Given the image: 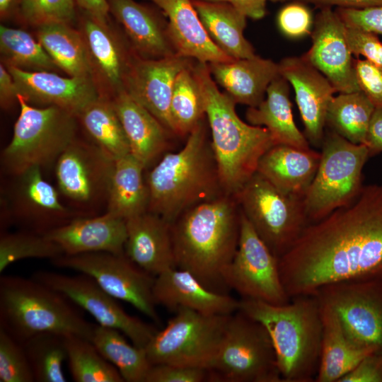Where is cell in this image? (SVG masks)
I'll list each match as a JSON object with an SVG mask.
<instances>
[{
  "mask_svg": "<svg viewBox=\"0 0 382 382\" xmlns=\"http://www.w3.org/2000/svg\"><path fill=\"white\" fill-rule=\"evenodd\" d=\"M319 302L323 332L320 363L315 381L339 382L366 356L378 350L351 340L335 311L328 304Z\"/></svg>",
  "mask_w": 382,
  "mask_h": 382,
  "instance_id": "cell-30",
  "label": "cell"
},
{
  "mask_svg": "<svg viewBox=\"0 0 382 382\" xmlns=\"http://www.w3.org/2000/svg\"><path fill=\"white\" fill-rule=\"evenodd\" d=\"M231 315H206L188 308L177 310L175 316L145 347L150 363L208 370Z\"/></svg>",
  "mask_w": 382,
  "mask_h": 382,
  "instance_id": "cell-11",
  "label": "cell"
},
{
  "mask_svg": "<svg viewBox=\"0 0 382 382\" xmlns=\"http://www.w3.org/2000/svg\"><path fill=\"white\" fill-rule=\"evenodd\" d=\"M111 101L127 138L130 154L146 168L166 150L172 133L125 90L115 94Z\"/></svg>",
  "mask_w": 382,
  "mask_h": 382,
  "instance_id": "cell-29",
  "label": "cell"
},
{
  "mask_svg": "<svg viewBox=\"0 0 382 382\" xmlns=\"http://www.w3.org/2000/svg\"><path fill=\"white\" fill-rule=\"evenodd\" d=\"M74 0H22L18 13L35 27L50 23L70 24L76 19Z\"/></svg>",
  "mask_w": 382,
  "mask_h": 382,
  "instance_id": "cell-44",
  "label": "cell"
},
{
  "mask_svg": "<svg viewBox=\"0 0 382 382\" xmlns=\"http://www.w3.org/2000/svg\"><path fill=\"white\" fill-rule=\"evenodd\" d=\"M194 63L178 74L171 97L173 132L181 137H187L206 116L203 97L192 71Z\"/></svg>",
  "mask_w": 382,
  "mask_h": 382,
  "instance_id": "cell-38",
  "label": "cell"
},
{
  "mask_svg": "<svg viewBox=\"0 0 382 382\" xmlns=\"http://www.w3.org/2000/svg\"><path fill=\"white\" fill-rule=\"evenodd\" d=\"M184 146L167 153L149 172L148 212L172 223L192 207L226 194L203 120Z\"/></svg>",
  "mask_w": 382,
  "mask_h": 382,
  "instance_id": "cell-4",
  "label": "cell"
},
{
  "mask_svg": "<svg viewBox=\"0 0 382 382\" xmlns=\"http://www.w3.org/2000/svg\"><path fill=\"white\" fill-rule=\"evenodd\" d=\"M168 19V32L178 54L208 64L233 59L212 40L192 0H148Z\"/></svg>",
  "mask_w": 382,
  "mask_h": 382,
  "instance_id": "cell-26",
  "label": "cell"
},
{
  "mask_svg": "<svg viewBox=\"0 0 382 382\" xmlns=\"http://www.w3.org/2000/svg\"><path fill=\"white\" fill-rule=\"evenodd\" d=\"M17 90L12 75L4 64H0V103L3 108H8L14 100L17 101Z\"/></svg>",
  "mask_w": 382,
  "mask_h": 382,
  "instance_id": "cell-56",
  "label": "cell"
},
{
  "mask_svg": "<svg viewBox=\"0 0 382 382\" xmlns=\"http://www.w3.org/2000/svg\"><path fill=\"white\" fill-rule=\"evenodd\" d=\"M73 304L33 277H0V328L21 344L43 333L91 341L96 324L87 321Z\"/></svg>",
  "mask_w": 382,
  "mask_h": 382,
  "instance_id": "cell-6",
  "label": "cell"
},
{
  "mask_svg": "<svg viewBox=\"0 0 382 382\" xmlns=\"http://www.w3.org/2000/svg\"><path fill=\"white\" fill-rule=\"evenodd\" d=\"M19 116L1 158L6 170L21 175L28 168L57 160L75 139L76 116L57 106H30L19 94Z\"/></svg>",
  "mask_w": 382,
  "mask_h": 382,
  "instance_id": "cell-8",
  "label": "cell"
},
{
  "mask_svg": "<svg viewBox=\"0 0 382 382\" xmlns=\"http://www.w3.org/2000/svg\"><path fill=\"white\" fill-rule=\"evenodd\" d=\"M279 270L291 299L336 282L382 279V184L364 185L352 202L307 225Z\"/></svg>",
  "mask_w": 382,
  "mask_h": 382,
  "instance_id": "cell-1",
  "label": "cell"
},
{
  "mask_svg": "<svg viewBox=\"0 0 382 382\" xmlns=\"http://www.w3.org/2000/svg\"><path fill=\"white\" fill-rule=\"evenodd\" d=\"M335 11L347 27L382 35V5L364 8H337Z\"/></svg>",
  "mask_w": 382,
  "mask_h": 382,
  "instance_id": "cell-50",
  "label": "cell"
},
{
  "mask_svg": "<svg viewBox=\"0 0 382 382\" xmlns=\"http://www.w3.org/2000/svg\"><path fill=\"white\" fill-rule=\"evenodd\" d=\"M76 6L86 15L105 23H110L108 0H74Z\"/></svg>",
  "mask_w": 382,
  "mask_h": 382,
  "instance_id": "cell-54",
  "label": "cell"
},
{
  "mask_svg": "<svg viewBox=\"0 0 382 382\" xmlns=\"http://www.w3.org/2000/svg\"><path fill=\"white\" fill-rule=\"evenodd\" d=\"M0 381H35L22 344L1 328H0Z\"/></svg>",
  "mask_w": 382,
  "mask_h": 382,
  "instance_id": "cell-45",
  "label": "cell"
},
{
  "mask_svg": "<svg viewBox=\"0 0 382 382\" xmlns=\"http://www.w3.org/2000/svg\"><path fill=\"white\" fill-rule=\"evenodd\" d=\"M0 52L6 66L26 71L59 69L40 42L21 29L1 25Z\"/></svg>",
  "mask_w": 382,
  "mask_h": 382,
  "instance_id": "cell-39",
  "label": "cell"
},
{
  "mask_svg": "<svg viewBox=\"0 0 382 382\" xmlns=\"http://www.w3.org/2000/svg\"><path fill=\"white\" fill-rule=\"evenodd\" d=\"M345 36L352 54L382 65V42L378 35L364 30L346 26Z\"/></svg>",
  "mask_w": 382,
  "mask_h": 382,
  "instance_id": "cell-49",
  "label": "cell"
},
{
  "mask_svg": "<svg viewBox=\"0 0 382 382\" xmlns=\"http://www.w3.org/2000/svg\"><path fill=\"white\" fill-rule=\"evenodd\" d=\"M32 277L87 311L98 325L120 330L137 347L145 348L158 331L153 325L128 314L116 299L88 275L40 270Z\"/></svg>",
  "mask_w": 382,
  "mask_h": 382,
  "instance_id": "cell-14",
  "label": "cell"
},
{
  "mask_svg": "<svg viewBox=\"0 0 382 382\" xmlns=\"http://www.w3.org/2000/svg\"><path fill=\"white\" fill-rule=\"evenodd\" d=\"M156 305L177 311L188 308L206 315H231L240 301L212 290L190 272L173 267L155 277L153 287Z\"/></svg>",
  "mask_w": 382,
  "mask_h": 382,
  "instance_id": "cell-21",
  "label": "cell"
},
{
  "mask_svg": "<svg viewBox=\"0 0 382 382\" xmlns=\"http://www.w3.org/2000/svg\"><path fill=\"white\" fill-rule=\"evenodd\" d=\"M313 295L335 311L351 340L382 352V279L336 282Z\"/></svg>",
  "mask_w": 382,
  "mask_h": 382,
  "instance_id": "cell-15",
  "label": "cell"
},
{
  "mask_svg": "<svg viewBox=\"0 0 382 382\" xmlns=\"http://www.w3.org/2000/svg\"><path fill=\"white\" fill-rule=\"evenodd\" d=\"M194 59L180 54L145 59L135 54L125 79L124 90L150 112L173 135L170 101L175 79Z\"/></svg>",
  "mask_w": 382,
  "mask_h": 382,
  "instance_id": "cell-17",
  "label": "cell"
},
{
  "mask_svg": "<svg viewBox=\"0 0 382 382\" xmlns=\"http://www.w3.org/2000/svg\"><path fill=\"white\" fill-rule=\"evenodd\" d=\"M125 221V254L131 261L155 277L176 267L170 222L148 211Z\"/></svg>",
  "mask_w": 382,
  "mask_h": 382,
  "instance_id": "cell-23",
  "label": "cell"
},
{
  "mask_svg": "<svg viewBox=\"0 0 382 382\" xmlns=\"http://www.w3.org/2000/svg\"><path fill=\"white\" fill-rule=\"evenodd\" d=\"M67 360L76 382H123L118 370L97 350L91 341L66 335Z\"/></svg>",
  "mask_w": 382,
  "mask_h": 382,
  "instance_id": "cell-41",
  "label": "cell"
},
{
  "mask_svg": "<svg viewBox=\"0 0 382 382\" xmlns=\"http://www.w3.org/2000/svg\"><path fill=\"white\" fill-rule=\"evenodd\" d=\"M280 30L289 37H301L311 33L312 14L304 4L294 1L284 6L277 15Z\"/></svg>",
  "mask_w": 382,
  "mask_h": 382,
  "instance_id": "cell-46",
  "label": "cell"
},
{
  "mask_svg": "<svg viewBox=\"0 0 382 382\" xmlns=\"http://www.w3.org/2000/svg\"><path fill=\"white\" fill-rule=\"evenodd\" d=\"M36 382H66L62 370L67 359L66 336L43 333L22 344Z\"/></svg>",
  "mask_w": 382,
  "mask_h": 382,
  "instance_id": "cell-40",
  "label": "cell"
},
{
  "mask_svg": "<svg viewBox=\"0 0 382 382\" xmlns=\"http://www.w3.org/2000/svg\"><path fill=\"white\" fill-rule=\"evenodd\" d=\"M267 98L257 107H249L245 116L249 124L267 128L276 144L309 149L306 136L296 127L289 99V83L281 75L267 87Z\"/></svg>",
  "mask_w": 382,
  "mask_h": 382,
  "instance_id": "cell-31",
  "label": "cell"
},
{
  "mask_svg": "<svg viewBox=\"0 0 382 382\" xmlns=\"http://www.w3.org/2000/svg\"><path fill=\"white\" fill-rule=\"evenodd\" d=\"M40 168L33 166L20 176L24 197L32 206L39 209L33 229L36 233L45 234L60 226L57 220L66 215V210L60 203L55 189L43 178Z\"/></svg>",
  "mask_w": 382,
  "mask_h": 382,
  "instance_id": "cell-42",
  "label": "cell"
},
{
  "mask_svg": "<svg viewBox=\"0 0 382 382\" xmlns=\"http://www.w3.org/2000/svg\"><path fill=\"white\" fill-rule=\"evenodd\" d=\"M80 31L91 61L94 78L111 90L113 96L124 90L125 79L135 56L110 28L83 13Z\"/></svg>",
  "mask_w": 382,
  "mask_h": 382,
  "instance_id": "cell-24",
  "label": "cell"
},
{
  "mask_svg": "<svg viewBox=\"0 0 382 382\" xmlns=\"http://www.w3.org/2000/svg\"><path fill=\"white\" fill-rule=\"evenodd\" d=\"M62 248L45 234L33 231L3 233L0 238V273L11 264L27 258L54 260Z\"/></svg>",
  "mask_w": 382,
  "mask_h": 382,
  "instance_id": "cell-43",
  "label": "cell"
},
{
  "mask_svg": "<svg viewBox=\"0 0 382 382\" xmlns=\"http://www.w3.org/2000/svg\"><path fill=\"white\" fill-rule=\"evenodd\" d=\"M144 169L131 154L114 161L108 212L126 220L147 211L149 191L143 177Z\"/></svg>",
  "mask_w": 382,
  "mask_h": 382,
  "instance_id": "cell-33",
  "label": "cell"
},
{
  "mask_svg": "<svg viewBox=\"0 0 382 382\" xmlns=\"http://www.w3.org/2000/svg\"><path fill=\"white\" fill-rule=\"evenodd\" d=\"M84 129L113 161L130 154L127 138L111 100L101 96L78 115Z\"/></svg>",
  "mask_w": 382,
  "mask_h": 382,
  "instance_id": "cell-35",
  "label": "cell"
},
{
  "mask_svg": "<svg viewBox=\"0 0 382 382\" xmlns=\"http://www.w3.org/2000/svg\"><path fill=\"white\" fill-rule=\"evenodd\" d=\"M241 311L267 330L283 382L316 379L320 358L323 324L314 295L291 298L283 305L241 299Z\"/></svg>",
  "mask_w": 382,
  "mask_h": 382,
  "instance_id": "cell-5",
  "label": "cell"
},
{
  "mask_svg": "<svg viewBox=\"0 0 382 382\" xmlns=\"http://www.w3.org/2000/svg\"><path fill=\"white\" fill-rule=\"evenodd\" d=\"M215 82L236 103L257 107L265 99L267 87L279 76V65L271 59L255 56L207 64Z\"/></svg>",
  "mask_w": 382,
  "mask_h": 382,
  "instance_id": "cell-27",
  "label": "cell"
},
{
  "mask_svg": "<svg viewBox=\"0 0 382 382\" xmlns=\"http://www.w3.org/2000/svg\"><path fill=\"white\" fill-rule=\"evenodd\" d=\"M302 4H311L318 8H364L376 6H381L382 0H294Z\"/></svg>",
  "mask_w": 382,
  "mask_h": 382,
  "instance_id": "cell-55",
  "label": "cell"
},
{
  "mask_svg": "<svg viewBox=\"0 0 382 382\" xmlns=\"http://www.w3.org/2000/svg\"><path fill=\"white\" fill-rule=\"evenodd\" d=\"M346 25L332 8H322L313 21L312 45L301 57L321 72L337 92L360 91L345 36Z\"/></svg>",
  "mask_w": 382,
  "mask_h": 382,
  "instance_id": "cell-16",
  "label": "cell"
},
{
  "mask_svg": "<svg viewBox=\"0 0 382 382\" xmlns=\"http://www.w3.org/2000/svg\"><path fill=\"white\" fill-rule=\"evenodd\" d=\"M6 67L17 93L28 103L57 106L77 117L88 105L103 96L93 77H64L54 71Z\"/></svg>",
  "mask_w": 382,
  "mask_h": 382,
  "instance_id": "cell-18",
  "label": "cell"
},
{
  "mask_svg": "<svg viewBox=\"0 0 382 382\" xmlns=\"http://www.w3.org/2000/svg\"><path fill=\"white\" fill-rule=\"evenodd\" d=\"M45 236L56 243L64 255L95 252L125 255L126 221L107 212L99 216L71 219Z\"/></svg>",
  "mask_w": 382,
  "mask_h": 382,
  "instance_id": "cell-22",
  "label": "cell"
},
{
  "mask_svg": "<svg viewBox=\"0 0 382 382\" xmlns=\"http://www.w3.org/2000/svg\"><path fill=\"white\" fill-rule=\"evenodd\" d=\"M208 373L211 381L283 382L269 333L240 310L231 316Z\"/></svg>",
  "mask_w": 382,
  "mask_h": 382,
  "instance_id": "cell-9",
  "label": "cell"
},
{
  "mask_svg": "<svg viewBox=\"0 0 382 382\" xmlns=\"http://www.w3.org/2000/svg\"><path fill=\"white\" fill-rule=\"evenodd\" d=\"M241 213L232 195L224 194L182 213L170 223L176 267L216 291L238 248Z\"/></svg>",
  "mask_w": 382,
  "mask_h": 382,
  "instance_id": "cell-2",
  "label": "cell"
},
{
  "mask_svg": "<svg viewBox=\"0 0 382 382\" xmlns=\"http://www.w3.org/2000/svg\"><path fill=\"white\" fill-rule=\"evenodd\" d=\"M321 154L276 144L260 158L257 171L282 192L303 199L318 170Z\"/></svg>",
  "mask_w": 382,
  "mask_h": 382,
  "instance_id": "cell-28",
  "label": "cell"
},
{
  "mask_svg": "<svg viewBox=\"0 0 382 382\" xmlns=\"http://www.w3.org/2000/svg\"><path fill=\"white\" fill-rule=\"evenodd\" d=\"M110 13L122 25L134 52L145 59L177 54L168 21L155 9L134 0H108Z\"/></svg>",
  "mask_w": 382,
  "mask_h": 382,
  "instance_id": "cell-25",
  "label": "cell"
},
{
  "mask_svg": "<svg viewBox=\"0 0 382 382\" xmlns=\"http://www.w3.org/2000/svg\"><path fill=\"white\" fill-rule=\"evenodd\" d=\"M192 71L203 97L221 186L226 194L233 195L256 173L260 158L276 143L267 128L238 117L236 102L219 90L207 64L196 61Z\"/></svg>",
  "mask_w": 382,
  "mask_h": 382,
  "instance_id": "cell-3",
  "label": "cell"
},
{
  "mask_svg": "<svg viewBox=\"0 0 382 382\" xmlns=\"http://www.w3.org/2000/svg\"><path fill=\"white\" fill-rule=\"evenodd\" d=\"M52 263L90 276L117 300L131 304L149 318L158 321L153 294L155 276L138 267L125 254L95 252L62 255Z\"/></svg>",
  "mask_w": 382,
  "mask_h": 382,
  "instance_id": "cell-12",
  "label": "cell"
},
{
  "mask_svg": "<svg viewBox=\"0 0 382 382\" xmlns=\"http://www.w3.org/2000/svg\"><path fill=\"white\" fill-rule=\"evenodd\" d=\"M364 145L368 149L369 158L382 152V108H375L369 125Z\"/></svg>",
  "mask_w": 382,
  "mask_h": 382,
  "instance_id": "cell-52",
  "label": "cell"
},
{
  "mask_svg": "<svg viewBox=\"0 0 382 382\" xmlns=\"http://www.w3.org/2000/svg\"><path fill=\"white\" fill-rule=\"evenodd\" d=\"M209 381V373L200 367L159 364L151 366L145 382H202Z\"/></svg>",
  "mask_w": 382,
  "mask_h": 382,
  "instance_id": "cell-47",
  "label": "cell"
},
{
  "mask_svg": "<svg viewBox=\"0 0 382 382\" xmlns=\"http://www.w3.org/2000/svg\"><path fill=\"white\" fill-rule=\"evenodd\" d=\"M375 106L360 91L333 96L327 110L326 125L354 144H364Z\"/></svg>",
  "mask_w": 382,
  "mask_h": 382,
  "instance_id": "cell-37",
  "label": "cell"
},
{
  "mask_svg": "<svg viewBox=\"0 0 382 382\" xmlns=\"http://www.w3.org/2000/svg\"><path fill=\"white\" fill-rule=\"evenodd\" d=\"M232 195L242 214L278 259L309 224L303 199L282 192L257 172Z\"/></svg>",
  "mask_w": 382,
  "mask_h": 382,
  "instance_id": "cell-10",
  "label": "cell"
},
{
  "mask_svg": "<svg viewBox=\"0 0 382 382\" xmlns=\"http://www.w3.org/2000/svg\"><path fill=\"white\" fill-rule=\"evenodd\" d=\"M22 0H0L1 19H5L18 13Z\"/></svg>",
  "mask_w": 382,
  "mask_h": 382,
  "instance_id": "cell-57",
  "label": "cell"
},
{
  "mask_svg": "<svg viewBox=\"0 0 382 382\" xmlns=\"http://www.w3.org/2000/svg\"><path fill=\"white\" fill-rule=\"evenodd\" d=\"M320 163L303 199L307 219L318 221L347 205L360 193L367 147L354 144L333 130L325 132Z\"/></svg>",
  "mask_w": 382,
  "mask_h": 382,
  "instance_id": "cell-7",
  "label": "cell"
},
{
  "mask_svg": "<svg viewBox=\"0 0 382 382\" xmlns=\"http://www.w3.org/2000/svg\"><path fill=\"white\" fill-rule=\"evenodd\" d=\"M91 342L124 381L145 382L152 365L144 347L130 345L120 330L98 324L95 325Z\"/></svg>",
  "mask_w": 382,
  "mask_h": 382,
  "instance_id": "cell-36",
  "label": "cell"
},
{
  "mask_svg": "<svg viewBox=\"0 0 382 382\" xmlns=\"http://www.w3.org/2000/svg\"><path fill=\"white\" fill-rule=\"evenodd\" d=\"M339 382H382V352L375 351L366 356Z\"/></svg>",
  "mask_w": 382,
  "mask_h": 382,
  "instance_id": "cell-51",
  "label": "cell"
},
{
  "mask_svg": "<svg viewBox=\"0 0 382 382\" xmlns=\"http://www.w3.org/2000/svg\"><path fill=\"white\" fill-rule=\"evenodd\" d=\"M279 65V74L291 84L308 142L322 145L328 105L336 93L329 80L302 57H288Z\"/></svg>",
  "mask_w": 382,
  "mask_h": 382,
  "instance_id": "cell-20",
  "label": "cell"
},
{
  "mask_svg": "<svg viewBox=\"0 0 382 382\" xmlns=\"http://www.w3.org/2000/svg\"><path fill=\"white\" fill-rule=\"evenodd\" d=\"M241 213L238 248L222 274L225 286L235 290L242 299L274 305L289 303L291 298L281 280L279 259Z\"/></svg>",
  "mask_w": 382,
  "mask_h": 382,
  "instance_id": "cell-13",
  "label": "cell"
},
{
  "mask_svg": "<svg viewBox=\"0 0 382 382\" xmlns=\"http://www.w3.org/2000/svg\"><path fill=\"white\" fill-rule=\"evenodd\" d=\"M354 66L360 91L375 108H382V65L357 57Z\"/></svg>",
  "mask_w": 382,
  "mask_h": 382,
  "instance_id": "cell-48",
  "label": "cell"
},
{
  "mask_svg": "<svg viewBox=\"0 0 382 382\" xmlns=\"http://www.w3.org/2000/svg\"><path fill=\"white\" fill-rule=\"evenodd\" d=\"M200 21L214 43L233 59L255 55L243 31L247 17L228 2L192 0Z\"/></svg>",
  "mask_w": 382,
  "mask_h": 382,
  "instance_id": "cell-32",
  "label": "cell"
},
{
  "mask_svg": "<svg viewBox=\"0 0 382 382\" xmlns=\"http://www.w3.org/2000/svg\"><path fill=\"white\" fill-rule=\"evenodd\" d=\"M36 39L59 69L69 76L94 78L90 56L80 30L67 23H45L36 27Z\"/></svg>",
  "mask_w": 382,
  "mask_h": 382,
  "instance_id": "cell-34",
  "label": "cell"
},
{
  "mask_svg": "<svg viewBox=\"0 0 382 382\" xmlns=\"http://www.w3.org/2000/svg\"><path fill=\"white\" fill-rule=\"evenodd\" d=\"M114 161L96 146L74 139L57 159L55 173L62 192L82 202L108 193Z\"/></svg>",
  "mask_w": 382,
  "mask_h": 382,
  "instance_id": "cell-19",
  "label": "cell"
},
{
  "mask_svg": "<svg viewBox=\"0 0 382 382\" xmlns=\"http://www.w3.org/2000/svg\"><path fill=\"white\" fill-rule=\"evenodd\" d=\"M225 1L230 3L238 10L243 13L247 18L260 19L266 14V4L270 1L272 2L286 1L291 0H206Z\"/></svg>",
  "mask_w": 382,
  "mask_h": 382,
  "instance_id": "cell-53",
  "label": "cell"
}]
</instances>
